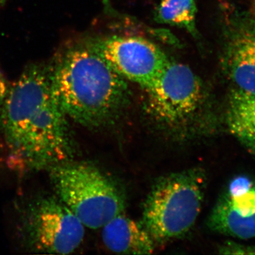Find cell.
Masks as SVG:
<instances>
[{"mask_svg": "<svg viewBox=\"0 0 255 255\" xmlns=\"http://www.w3.org/2000/svg\"><path fill=\"white\" fill-rule=\"evenodd\" d=\"M6 1H7V0H0V11H1V9L4 7Z\"/></svg>", "mask_w": 255, "mask_h": 255, "instance_id": "obj_16", "label": "cell"}, {"mask_svg": "<svg viewBox=\"0 0 255 255\" xmlns=\"http://www.w3.org/2000/svg\"><path fill=\"white\" fill-rule=\"evenodd\" d=\"M213 231L235 238H255V182L248 177L235 179L210 215Z\"/></svg>", "mask_w": 255, "mask_h": 255, "instance_id": "obj_8", "label": "cell"}, {"mask_svg": "<svg viewBox=\"0 0 255 255\" xmlns=\"http://www.w3.org/2000/svg\"><path fill=\"white\" fill-rule=\"evenodd\" d=\"M144 89L147 113L161 127L182 132L195 127L205 97L201 80L187 65L169 60Z\"/></svg>", "mask_w": 255, "mask_h": 255, "instance_id": "obj_5", "label": "cell"}, {"mask_svg": "<svg viewBox=\"0 0 255 255\" xmlns=\"http://www.w3.org/2000/svg\"><path fill=\"white\" fill-rule=\"evenodd\" d=\"M49 64L53 92L68 117L80 125H106L128 102L127 80L97 53L90 38L62 47Z\"/></svg>", "mask_w": 255, "mask_h": 255, "instance_id": "obj_2", "label": "cell"}, {"mask_svg": "<svg viewBox=\"0 0 255 255\" xmlns=\"http://www.w3.org/2000/svg\"><path fill=\"white\" fill-rule=\"evenodd\" d=\"M67 119L53 92L49 63L28 65L0 102V132L11 164L39 171L71 160Z\"/></svg>", "mask_w": 255, "mask_h": 255, "instance_id": "obj_1", "label": "cell"}, {"mask_svg": "<svg viewBox=\"0 0 255 255\" xmlns=\"http://www.w3.org/2000/svg\"><path fill=\"white\" fill-rule=\"evenodd\" d=\"M48 170L58 197L85 227L100 229L123 214V195L95 166L70 160Z\"/></svg>", "mask_w": 255, "mask_h": 255, "instance_id": "obj_4", "label": "cell"}, {"mask_svg": "<svg viewBox=\"0 0 255 255\" xmlns=\"http://www.w3.org/2000/svg\"><path fill=\"white\" fill-rule=\"evenodd\" d=\"M220 253L229 255H255V247L247 246L230 242L221 247Z\"/></svg>", "mask_w": 255, "mask_h": 255, "instance_id": "obj_13", "label": "cell"}, {"mask_svg": "<svg viewBox=\"0 0 255 255\" xmlns=\"http://www.w3.org/2000/svg\"><path fill=\"white\" fill-rule=\"evenodd\" d=\"M23 233L28 247L38 253L68 255L83 241V223L62 202L45 197L28 207L23 220Z\"/></svg>", "mask_w": 255, "mask_h": 255, "instance_id": "obj_6", "label": "cell"}, {"mask_svg": "<svg viewBox=\"0 0 255 255\" xmlns=\"http://www.w3.org/2000/svg\"><path fill=\"white\" fill-rule=\"evenodd\" d=\"M228 66L238 90L255 95V57L245 38L231 50Z\"/></svg>", "mask_w": 255, "mask_h": 255, "instance_id": "obj_12", "label": "cell"}, {"mask_svg": "<svg viewBox=\"0 0 255 255\" xmlns=\"http://www.w3.org/2000/svg\"><path fill=\"white\" fill-rule=\"evenodd\" d=\"M228 130L255 155V95L236 90L230 97L227 110Z\"/></svg>", "mask_w": 255, "mask_h": 255, "instance_id": "obj_10", "label": "cell"}, {"mask_svg": "<svg viewBox=\"0 0 255 255\" xmlns=\"http://www.w3.org/2000/svg\"><path fill=\"white\" fill-rule=\"evenodd\" d=\"M196 0H161L155 9V19L158 23L184 28L196 37Z\"/></svg>", "mask_w": 255, "mask_h": 255, "instance_id": "obj_11", "label": "cell"}, {"mask_svg": "<svg viewBox=\"0 0 255 255\" xmlns=\"http://www.w3.org/2000/svg\"><path fill=\"white\" fill-rule=\"evenodd\" d=\"M95 49L125 80L145 88L169 62L157 45L139 36L90 38Z\"/></svg>", "mask_w": 255, "mask_h": 255, "instance_id": "obj_7", "label": "cell"}, {"mask_svg": "<svg viewBox=\"0 0 255 255\" xmlns=\"http://www.w3.org/2000/svg\"><path fill=\"white\" fill-rule=\"evenodd\" d=\"M204 183L199 169L171 174L156 183L144 204L141 221L155 243L190 231L201 212Z\"/></svg>", "mask_w": 255, "mask_h": 255, "instance_id": "obj_3", "label": "cell"}, {"mask_svg": "<svg viewBox=\"0 0 255 255\" xmlns=\"http://www.w3.org/2000/svg\"><path fill=\"white\" fill-rule=\"evenodd\" d=\"M8 87H9V85H7V82L5 80L4 75L0 68V102L3 100L6 95Z\"/></svg>", "mask_w": 255, "mask_h": 255, "instance_id": "obj_14", "label": "cell"}, {"mask_svg": "<svg viewBox=\"0 0 255 255\" xmlns=\"http://www.w3.org/2000/svg\"><path fill=\"white\" fill-rule=\"evenodd\" d=\"M102 228V237L110 251L119 254L149 255L155 251V242L141 222L121 214Z\"/></svg>", "mask_w": 255, "mask_h": 255, "instance_id": "obj_9", "label": "cell"}, {"mask_svg": "<svg viewBox=\"0 0 255 255\" xmlns=\"http://www.w3.org/2000/svg\"><path fill=\"white\" fill-rule=\"evenodd\" d=\"M246 43H248V46L251 48L252 53H253L255 57V36L248 37V38H245Z\"/></svg>", "mask_w": 255, "mask_h": 255, "instance_id": "obj_15", "label": "cell"}]
</instances>
